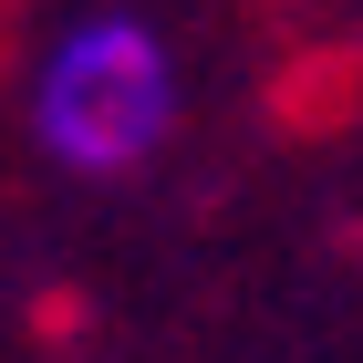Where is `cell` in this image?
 <instances>
[{
	"label": "cell",
	"instance_id": "obj_1",
	"mask_svg": "<svg viewBox=\"0 0 363 363\" xmlns=\"http://www.w3.org/2000/svg\"><path fill=\"white\" fill-rule=\"evenodd\" d=\"M42 145L62 167H135L156 156V135L177 125V84L167 52L145 21H84L42 73V104H31Z\"/></svg>",
	"mask_w": 363,
	"mask_h": 363
}]
</instances>
